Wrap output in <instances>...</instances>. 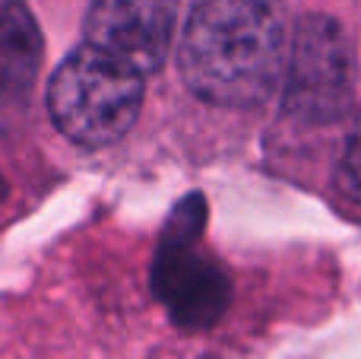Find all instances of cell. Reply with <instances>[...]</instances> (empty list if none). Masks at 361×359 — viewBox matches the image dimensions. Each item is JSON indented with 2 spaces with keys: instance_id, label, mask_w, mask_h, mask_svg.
<instances>
[{
  "instance_id": "cell-8",
  "label": "cell",
  "mask_w": 361,
  "mask_h": 359,
  "mask_svg": "<svg viewBox=\"0 0 361 359\" xmlns=\"http://www.w3.org/2000/svg\"><path fill=\"white\" fill-rule=\"evenodd\" d=\"M0 197H4V178H0Z\"/></svg>"
},
{
  "instance_id": "cell-3",
  "label": "cell",
  "mask_w": 361,
  "mask_h": 359,
  "mask_svg": "<svg viewBox=\"0 0 361 359\" xmlns=\"http://www.w3.org/2000/svg\"><path fill=\"white\" fill-rule=\"evenodd\" d=\"M203 197H190L171 213L152 258V290L184 331L212 328L228 309V277L197 252L203 233Z\"/></svg>"
},
{
  "instance_id": "cell-4",
  "label": "cell",
  "mask_w": 361,
  "mask_h": 359,
  "mask_svg": "<svg viewBox=\"0 0 361 359\" xmlns=\"http://www.w3.org/2000/svg\"><path fill=\"white\" fill-rule=\"evenodd\" d=\"M286 112L307 124H326L345 112L355 89V48L330 16H305L288 38Z\"/></svg>"
},
{
  "instance_id": "cell-5",
  "label": "cell",
  "mask_w": 361,
  "mask_h": 359,
  "mask_svg": "<svg viewBox=\"0 0 361 359\" xmlns=\"http://www.w3.org/2000/svg\"><path fill=\"white\" fill-rule=\"evenodd\" d=\"M175 23L178 0H92L86 45L146 76L169 57Z\"/></svg>"
},
{
  "instance_id": "cell-7",
  "label": "cell",
  "mask_w": 361,
  "mask_h": 359,
  "mask_svg": "<svg viewBox=\"0 0 361 359\" xmlns=\"http://www.w3.org/2000/svg\"><path fill=\"white\" fill-rule=\"evenodd\" d=\"M336 184L349 201L361 204V114L343 140V153H339V165H336Z\"/></svg>"
},
{
  "instance_id": "cell-1",
  "label": "cell",
  "mask_w": 361,
  "mask_h": 359,
  "mask_svg": "<svg viewBox=\"0 0 361 359\" xmlns=\"http://www.w3.org/2000/svg\"><path fill=\"white\" fill-rule=\"evenodd\" d=\"M286 54L282 0H193L178 64L200 99L247 108L276 89Z\"/></svg>"
},
{
  "instance_id": "cell-6",
  "label": "cell",
  "mask_w": 361,
  "mask_h": 359,
  "mask_svg": "<svg viewBox=\"0 0 361 359\" xmlns=\"http://www.w3.org/2000/svg\"><path fill=\"white\" fill-rule=\"evenodd\" d=\"M42 67V29L23 0L0 6V112L25 102Z\"/></svg>"
},
{
  "instance_id": "cell-2",
  "label": "cell",
  "mask_w": 361,
  "mask_h": 359,
  "mask_svg": "<svg viewBox=\"0 0 361 359\" xmlns=\"http://www.w3.org/2000/svg\"><path fill=\"white\" fill-rule=\"evenodd\" d=\"M143 105V73L82 42L54 70L48 112L63 137L82 146H108L133 127Z\"/></svg>"
}]
</instances>
